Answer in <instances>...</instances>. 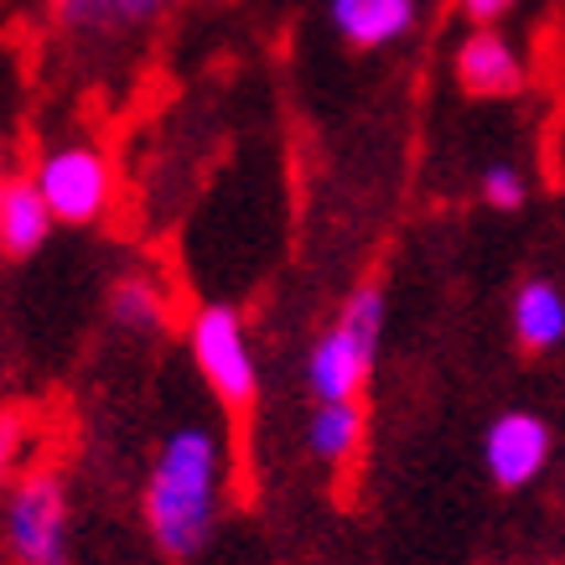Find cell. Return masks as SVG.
Returning a JSON list of instances; mask_svg holds the SVG:
<instances>
[{"mask_svg":"<svg viewBox=\"0 0 565 565\" xmlns=\"http://www.w3.org/2000/svg\"><path fill=\"white\" fill-rule=\"evenodd\" d=\"M109 322L120 332H136V338H156L172 322V296L156 275H125L109 291Z\"/></svg>","mask_w":565,"mask_h":565,"instance_id":"obj_13","label":"cell"},{"mask_svg":"<svg viewBox=\"0 0 565 565\" xmlns=\"http://www.w3.org/2000/svg\"><path fill=\"white\" fill-rule=\"evenodd\" d=\"M36 192L47 198L52 218L57 223H73V228H84V223H99L109 213V198H115V172H109V156L99 146H84V140H73V146H57L36 161L32 172Z\"/></svg>","mask_w":565,"mask_h":565,"instance_id":"obj_5","label":"cell"},{"mask_svg":"<svg viewBox=\"0 0 565 565\" xmlns=\"http://www.w3.org/2000/svg\"><path fill=\"white\" fill-rule=\"evenodd\" d=\"M6 550L17 565H73V509L68 482L52 467H36L6 493Z\"/></svg>","mask_w":565,"mask_h":565,"instance_id":"obj_3","label":"cell"},{"mask_svg":"<svg viewBox=\"0 0 565 565\" xmlns=\"http://www.w3.org/2000/svg\"><path fill=\"white\" fill-rule=\"evenodd\" d=\"M26 415L21 411H0V493H11V482H17V462L21 451H26Z\"/></svg>","mask_w":565,"mask_h":565,"instance_id":"obj_15","label":"cell"},{"mask_svg":"<svg viewBox=\"0 0 565 565\" xmlns=\"http://www.w3.org/2000/svg\"><path fill=\"white\" fill-rule=\"evenodd\" d=\"M519 0H462V11H467V21L472 26H498V21L514 11Z\"/></svg>","mask_w":565,"mask_h":565,"instance_id":"obj_16","label":"cell"},{"mask_svg":"<svg viewBox=\"0 0 565 565\" xmlns=\"http://www.w3.org/2000/svg\"><path fill=\"white\" fill-rule=\"evenodd\" d=\"M307 451L327 467H348L363 446V405L359 399H317L307 415Z\"/></svg>","mask_w":565,"mask_h":565,"instance_id":"obj_11","label":"cell"},{"mask_svg":"<svg viewBox=\"0 0 565 565\" xmlns=\"http://www.w3.org/2000/svg\"><path fill=\"white\" fill-rule=\"evenodd\" d=\"M188 348L207 390L218 394L228 411H249L259 394V359L244 332V317L234 307H198L188 322Z\"/></svg>","mask_w":565,"mask_h":565,"instance_id":"obj_4","label":"cell"},{"mask_svg":"<svg viewBox=\"0 0 565 565\" xmlns=\"http://www.w3.org/2000/svg\"><path fill=\"white\" fill-rule=\"evenodd\" d=\"M524 198H530V182H524V172H519L514 161H493V167H482V203L488 207L514 213V207H524Z\"/></svg>","mask_w":565,"mask_h":565,"instance_id":"obj_14","label":"cell"},{"mask_svg":"<svg viewBox=\"0 0 565 565\" xmlns=\"http://www.w3.org/2000/svg\"><path fill=\"white\" fill-rule=\"evenodd\" d=\"M177 0H57V21L68 32L99 36V32H140Z\"/></svg>","mask_w":565,"mask_h":565,"instance_id":"obj_12","label":"cell"},{"mask_svg":"<svg viewBox=\"0 0 565 565\" xmlns=\"http://www.w3.org/2000/svg\"><path fill=\"white\" fill-rule=\"evenodd\" d=\"M384 317H390V301H384V286H359V291L343 301V311L332 317L322 338L311 343L307 353V394L311 399H359V390L374 374L379 343H384Z\"/></svg>","mask_w":565,"mask_h":565,"instance_id":"obj_2","label":"cell"},{"mask_svg":"<svg viewBox=\"0 0 565 565\" xmlns=\"http://www.w3.org/2000/svg\"><path fill=\"white\" fill-rule=\"evenodd\" d=\"M223 472H228V451L213 426L188 420L161 436L146 472L140 514H146L151 545L167 561H198L207 550L223 514Z\"/></svg>","mask_w":565,"mask_h":565,"instance_id":"obj_1","label":"cell"},{"mask_svg":"<svg viewBox=\"0 0 565 565\" xmlns=\"http://www.w3.org/2000/svg\"><path fill=\"white\" fill-rule=\"evenodd\" d=\"M509 322H514V343L524 353H550V348L565 343V291L545 275H530L514 291V307H509Z\"/></svg>","mask_w":565,"mask_h":565,"instance_id":"obj_10","label":"cell"},{"mask_svg":"<svg viewBox=\"0 0 565 565\" xmlns=\"http://www.w3.org/2000/svg\"><path fill=\"white\" fill-rule=\"evenodd\" d=\"M52 228H57V218H52L47 198L36 192L32 177H6L0 182V255L32 259Z\"/></svg>","mask_w":565,"mask_h":565,"instance_id":"obj_8","label":"cell"},{"mask_svg":"<svg viewBox=\"0 0 565 565\" xmlns=\"http://www.w3.org/2000/svg\"><path fill=\"white\" fill-rule=\"evenodd\" d=\"M550 446H555V436H550L545 415L503 411L482 430V467H488V478H493L498 488L514 493V488H530L550 467Z\"/></svg>","mask_w":565,"mask_h":565,"instance_id":"obj_6","label":"cell"},{"mask_svg":"<svg viewBox=\"0 0 565 565\" xmlns=\"http://www.w3.org/2000/svg\"><path fill=\"white\" fill-rule=\"evenodd\" d=\"M415 0H327V21L353 47H390L415 26Z\"/></svg>","mask_w":565,"mask_h":565,"instance_id":"obj_9","label":"cell"},{"mask_svg":"<svg viewBox=\"0 0 565 565\" xmlns=\"http://www.w3.org/2000/svg\"><path fill=\"white\" fill-rule=\"evenodd\" d=\"M0 182H6V177H0Z\"/></svg>","mask_w":565,"mask_h":565,"instance_id":"obj_17","label":"cell"},{"mask_svg":"<svg viewBox=\"0 0 565 565\" xmlns=\"http://www.w3.org/2000/svg\"><path fill=\"white\" fill-rule=\"evenodd\" d=\"M457 78L478 99H509V94L524 88V57L498 26H478L457 47Z\"/></svg>","mask_w":565,"mask_h":565,"instance_id":"obj_7","label":"cell"}]
</instances>
